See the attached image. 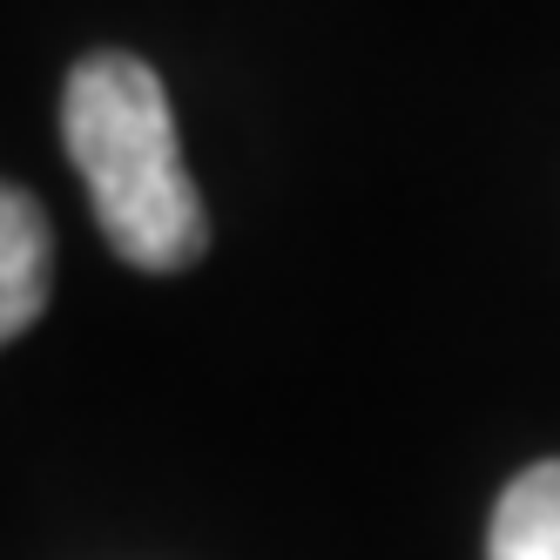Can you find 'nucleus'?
I'll return each instance as SVG.
<instances>
[{"label": "nucleus", "mask_w": 560, "mask_h": 560, "mask_svg": "<svg viewBox=\"0 0 560 560\" xmlns=\"http://www.w3.org/2000/svg\"><path fill=\"white\" fill-rule=\"evenodd\" d=\"M61 136L89 183L95 223L136 270H189L210 244V217L183 170L176 115L142 55L102 48L74 61L61 89Z\"/></svg>", "instance_id": "1"}, {"label": "nucleus", "mask_w": 560, "mask_h": 560, "mask_svg": "<svg viewBox=\"0 0 560 560\" xmlns=\"http://www.w3.org/2000/svg\"><path fill=\"white\" fill-rule=\"evenodd\" d=\"M487 560H560V459H540L493 506Z\"/></svg>", "instance_id": "3"}, {"label": "nucleus", "mask_w": 560, "mask_h": 560, "mask_svg": "<svg viewBox=\"0 0 560 560\" xmlns=\"http://www.w3.org/2000/svg\"><path fill=\"white\" fill-rule=\"evenodd\" d=\"M48 284H55L48 217L27 189L0 183V345L34 331V317L48 311Z\"/></svg>", "instance_id": "2"}]
</instances>
